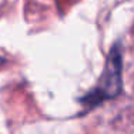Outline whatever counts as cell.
I'll use <instances>...</instances> for the list:
<instances>
[{"label": "cell", "instance_id": "1", "mask_svg": "<svg viewBox=\"0 0 134 134\" xmlns=\"http://www.w3.org/2000/svg\"><path fill=\"white\" fill-rule=\"evenodd\" d=\"M121 71H123V60H121L120 46H114L110 50L106 62L103 73L100 77V83L94 88L91 94L87 96L84 101L90 104L100 103L107 98H114L121 93L123 80H121Z\"/></svg>", "mask_w": 134, "mask_h": 134}, {"label": "cell", "instance_id": "2", "mask_svg": "<svg viewBox=\"0 0 134 134\" xmlns=\"http://www.w3.org/2000/svg\"><path fill=\"white\" fill-rule=\"evenodd\" d=\"M2 62H3V60H0V63H2Z\"/></svg>", "mask_w": 134, "mask_h": 134}]
</instances>
